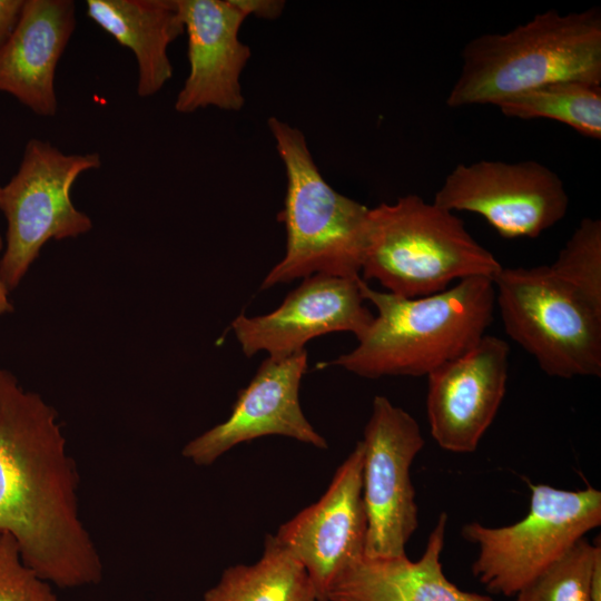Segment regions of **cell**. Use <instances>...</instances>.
<instances>
[{
    "instance_id": "44dd1931",
    "label": "cell",
    "mask_w": 601,
    "mask_h": 601,
    "mask_svg": "<svg viewBox=\"0 0 601 601\" xmlns=\"http://www.w3.org/2000/svg\"><path fill=\"white\" fill-rule=\"evenodd\" d=\"M600 541L584 538L532 582L519 591L515 601H591L590 573Z\"/></svg>"
},
{
    "instance_id": "83f0119b",
    "label": "cell",
    "mask_w": 601,
    "mask_h": 601,
    "mask_svg": "<svg viewBox=\"0 0 601 601\" xmlns=\"http://www.w3.org/2000/svg\"><path fill=\"white\" fill-rule=\"evenodd\" d=\"M0 188H1V186H0Z\"/></svg>"
},
{
    "instance_id": "5b68a950",
    "label": "cell",
    "mask_w": 601,
    "mask_h": 601,
    "mask_svg": "<svg viewBox=\"0 0 601 601\" xmlns=\"http://www.w3.org/2000/svg\"><path fill=\"white\" fill-rule=\"evenodd\" d=\"M502 266L452 211L407 195L370 208L361 278L413 298L440 293L452 282L493 277Z\"/></svg>"
},
{
    "instance_id": "7402d4cb",
    "label": "cell",
    "mask_w": 601,
    "mask_h": 601,
    "mask_svg": "<svg viewBox=\"0 0 601 601\" xmlns=\"http://www.w3.org/2000/svg\"><path fill=\"white\" fill-rule=\"evenodd\" d=\"M549 266L601 309V220L583 218Z\"/></svg>"
},
{
    "instance_id": "52a82bcc",
    "label": "cell",
    "mask_w": 601,
    "mask_h": 601,
    "mask_svg": "<svg viewBox=\"0 0 601 601\" xmlns=\"http://www.w3.org/2000/svg\"><path fill=\"white\" fill-rule=\"evenodd\" d=\"M529 513L490 528L471 522L462 536L477 546L473 575L492 593L515 595L601 523V492L531 484Z\"/></svg>"
},
{
    "instance_id": "e0dca14e",
    "label": "cell",
    "mask_w": 601,
    "mask_h": 601,
    "mask_svg": "<svg viewBox=\"0 0 601 601\" xmlns=\"http://www.w3.org/2000/svg\"><path fill=\"white\" fill-rule=\"evenodd\" d=\"M446 524L447 515L441 513L417 561L362 555L338 574L325 601H493L459 589L443 573Z\"/></svg>"
},
{
    "instance_id": "d6986e66",
    "label": "cell",
    "mask_w": 601,
    "mask_h": 601,
    "mask_svg": "<svg viewBox=\"0 0 601 601\" xmlns=\"http://www.w3.org/2000/svg\"><path fill=\"white\" fill-rule=\"evenodd\" d=\"M200 601H321L298 560L268 534L263 554L253 564L224 570Z\"/></svg>"
},
{
    "instance_id": "8992f818",
    "label": "cell",
    "mask_w": 601,
    "mask_h": 601,
    "mask_svg": "<svg viewBox=\"0 0 601 601\" xmlns=\"http://www.w3.org/2000/svg\"><path fill=\"white\" fill-rule=\"evenodd\" d=\"M506 334L548 375L601 376V309L549 265L504 268L493 277Z\"/></svg>"
},
{
    "instance_id": "4fadbf2b",
    "label": "cell",
    "mask_w": 601,
    "mask_h": 601,
    "mask_svg": "<svg viewBox=\"0 0 601 601\" xmlns=\"http://www.w3.org/2000/svg\"><path fill=\"white\" fill-rule=\"evenodd\" d=\"M362 469L359 441L321 499L282 524L274 535L304 566L323 601L338 574L364 555L367 520Z\"/></svg>"
},
{
    "instance_id": "2e32d148",
    "label": "cell",
    "mask_w": 601,
    "mask_h": 601,
    "mask_svg": "<svg viewBox=\"0 0 601 601\" xmlns=\"http://www.w3.org/2000/svg\"><path fill=\"white\" fill-rule=\"evenodd\" d=\"M75 28L73 1L24 0L14 30L0 48V92L39 116L56 115V69Z\"/></svg>"
},
{
    "instance_id": "cb8c5ba5",
    "label": "cell",
    "mask_w": 601,
    "mask_h": 601,
    "mask_svg": "<svg viewBox=\"0 0 601 601\" xmlns=\"http://www.w3.org/2000/svg\"><path fill=\"white\" fill-rule=\"evenodd\" d=\"M24 0H0V48L11 36L14 30Z\"/></svg>"
},
{
    "instance_id": "9c48e42d",
    "label": "cell",
    "mask_w": 601,
    "mask_h": 601,
    "mask_svg": "<svg viewBox=\"0 0 601 601\" xmlns=\"http://www.w3.org/2000/svg\"><path fill=\"white\" fill-rule=\"evenodd\" d=\"M362 494L367 520L364 555L398 558L418 525L411 465L424 446L415 418L377 395L364 427Z\"/></svg>"
},
{
    "instance_id": "ffe728a7",
    "label": "cell",
    "mask_w": 601,
    "mask_h": 601,
    "mask_svg": "<svg viewBox=\"0 0 601 601\" xmlns=\"http://www.w3.org/2000/svg\"><path fill=\"white\" fill-rule=\"evenodd\" d=\"M496 106L506 117L546 118L562 122L579 134L601 139V85L563 80L504 98Z\"/></svg>"
},
{
    "instance_id": "5bb4252c",
    "label": "cell",
    "mask_w": 601,
    "mask_h": 601,
    "mask_svg": "<svg viewBox=\"0 0 601 601\" xmlns=\"http://www.w3.org/2000/svg\"><path fill=\"white\" fill-rule=\"evenodd\" d=\"M509 355L504 339L485 334L469 352L426 375L427 421L442 449L476 450L504 398Z\"/></svg>"
},
{
    "instance_id": "30bf717a",
    "label": "cell",
    "mask_w": 601,
    "mask_h": 601,
    "mask_svg": "<svg viewBox=\"0 0 601 601\" xmlns=\"http://www.w3.org/2000/svg\"><path fill=\"white\" fill-rule=\"evenodd\" d=\"M433 203L482 216L503 238H536L563 219L569 196L562 179L535 160H480L457 165Z\"/></svg>"
},
{
    "instance_id": "484cf974",
    "label": "cell",
    "mask_w": 601,
    "mask_h": 601,
    "mask_svg": "<svg viewBox=\"0 0 601 601\" xmlns=\"http://www.w3.org/2000/svg\"><path fill=\"white\" fill-rule=\"evenodd\" d=\"M591 601H601V548L597 551L590 573Z\"/></svg>"
},
{
    "instance_id": "f1b7e54d",
    "label": "cell",
    "mask_w": 601,
    "mask_h": 601,
    "mask_svg": "<svg viewBox=\"0 0 601 601\" xmlns=\"http://www.w3.org/2000/svg\"><path fill=\"white\" fill-rule=\"evenodd\" d=\"M321 601H323V600H321Z\"/></svg>"
},
{
    "instance_id": "8fae6325",
    "label": "cell",
    "mask_w": 601,
    "mask_h": 601,
    "mask_svg": "<svg viewBox=\"0 0 601 601\" xmlns=\"http://www.w3.org/2000/svg\"><path fill=\"white\" fill-rule=\"evenodd\" d=\"M306 370V349L279 359L267 356L248 385L238 392L228 418L189 441L183 456L195 465L207 466L236 445L269 435L327 449L326 440L300 406L299 388Z\"/></svg>"
},
{
    "instance_id": "7a4b0ae2",
    "label": "cell",
    "mask_w": 601,
    "mask_h": 601,
    "mask_svg": "<svg viewBox=\"0 0 601 601\" xmlns=\"http://www.w3.org/2000/svg\"><path fill=\"white\" fill-rule=\"evenodd\" d=\"M364 300L377 311L357 346L321 367L338 366L365 378L423 376L465 354L493 321V279L469 277L440 293L402 297L361 278Z\"/></svg>"
},
{
    "instance_id": "d4e9b609",
    "label": "cell",
    "mask_w": 601,
    "mask_h": 601,
    "mask_svg": "<svg viewBox=\"0 0 601 601\" xmlns=\"http://www.w3.org/2000/svg\"><path fill=\"white\" fill-rule=\"evenodd\" d=\"M247 16H256L263 19H276L284 10L285 1L282 0H234Z\"/></svg>"
},
{
    "instance_id": "ac0fdd59",
    "label": "cell",
    "mask_w": 601,
    "mask_h": 601,
    "mask_svg": "<svg viewBox=\"0 0 601 601\" xmlns=\"http://www.w3.org/2000/svg\"><path fill=\"white\" fill-rule=\"evenodd\" d=\"M87 16L135 56L137 93L148 98L173 77L167 50L185 32L177 0H87Z\"/></svg>"
},
{
    "instance_id": "4316f807",
    "label": "cell",
    "mask_w": 601,
    "mask_h": 601,
    "mask_svg": "<svg viewBox=\"0 0 601 601\" xmlns=\"http://www.w3.org/2000/svg\"><path fill=\"white\" fill-rule=\"evenodd\" d=\"M2 247H3V240H2V237L0 236V250L2 249ZM8 294H9L8 288L0 280V315L9 313L13 309L11 303L9 302Z\"/></svg>"
},
{
    "instance_id": "6da1fadb",
    "label": "cell",
    "mask_w": 601,
    "mask_h": 601,
    "mask_svg": "<svg viewBox=\"0 0 601 601\" xmlns=\"http://www.w3.org/2000/svg\"><path fill=\"white\" fill-rule=\"evenodd\" d=\"M79 475L57 412L0 365V533L61 589L101 581L104 565L79 505Z\"/></svg>"
},
{
    "instance_id": "7c38bea8",
    "label": "cell",
    "mask_w": 601,
    "mask_h": 601,
    "mask_svg": "<svg viewBox=\"0 0 601 601\" xmlns=\"http://www.w3.org/2000/svg\"><path fill=\"white\" fill-rule=\"evenodd\" d=\"M361 277L315 274L303 278L274 311L258 316L240 313L231 329L245 356L266 352L285 358L305 344L334 332H351L358 339L374 316L364 305Z\"/></svg>"
},
{
    "instance_id": "277c9868",
    "label": "cell",
    "mask_w": 601,
    "mask_h": 601,
    "mask_svg": "<svg viewBox=\"0 0 601 601\" xmlns=\"http://www.w3.org/2000/svg\"><path fill=\"white\" fill-rule=\"evenodd\" d=\"M286 174L278 220L286 229V252L260 289L315 274L361 277L370 208L335 190L323 177L304 134L277 117L267 120Z\"/></svg>"
},
{
    "instance_id": "603a6c76",
    "label": "cell",
    "mask_w": 601,
    "mask_h": 601,
    "mask_svg": "<svg viewBox=\"0 0 601 601\" xmlns=\"http://www.w3.org/2000/svg\"><path fill=\"white\" fill-rule=\"evenodd\" d=\"M0 601H59L52 585L22 561L9 533H0Z\"/></svg>"
},
{
    "instance_id": "ba28073f",
    "label": "cell",
    "mask_w": 601,
    "mask_h": 601,
    "mask_svg": "<svg viewBox=\"0 0 601 601\" xmlns=\"http://www.w3.org/2000/svg\"><path fill=\"white\" fill-rule=\"evenodd\" d=\"M101 166L96 152L67 155L50 142L30 139L18 171L0 188V209L7 219L0 280L14 289L50 239L73 238L91 229L70 190L85 171Z\"/></svg>"
},
{
    "instance_id": "9a60e30c",
    "label": "cell",
    "mask_w": 601,
    "mask_h": 601,
    "mask_svg": "<svg viewBox=\"0 0 601 601\" xmlns=\"http://www.w3.org/2000/svg\"><path fill=\"white\" fill-rule=\"evenodd\" d=\"M177 4L187 35L189 72L175 110L239 111L245 105L240 76L252 52L238 35L248 16L234 0H177Z\"/></svg>"
},
{
    "instance_id": "3957f363",
    "label": "cell",
    "mask_w": 601,
    "mask_h": 601,
    "mask_svg": "<svg viewBox=\"0 0 601 601\" xmlns=\"http://www.w3.org/2000/svg\"><path fill=\"white\" fill-rule=\"evenodd\" d=\"M452 108L497 101L563 80L601 85V10H548L504 33H484L462 50Z\"/></svg>"
}]
</instances>
